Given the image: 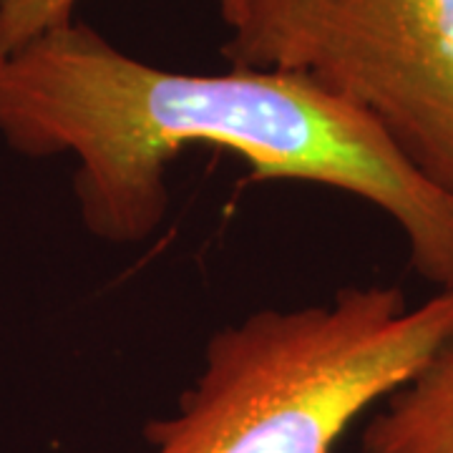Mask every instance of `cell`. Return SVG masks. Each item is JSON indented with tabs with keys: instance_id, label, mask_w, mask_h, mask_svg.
Instances as JSON below:
<instances>
[{
	"instance_id": "3",
	"label": "cell",
	"mask_w": 453,
	"mask_h": 453,
	"mask_svg": "<svg viewBox=\"0 0 453 453\" xmlns=\"http://www.w3.org/2000/svg\"><path fill=\"white\" fill-rule=\"evenodd\" d=\"M232 68L303 76L453 199V0H217Z\"/></svg>"
},
{
	"instance_id": "2",
	"label": "cell",
	"mask_w": 453,
	"mask_h": 453,
	"mask_svg": "<svg viewBox=\"0 0 453 453\" xmlns=\"http://www.w3.org/2000/svg\"><path fill=\"white\" fill-rule=\"evenodd\" d=\"M453 335V290L418 305L393 285H348L325 303L262 308L219 327L149 453H335Z\"/></svg>"
},
{
	"instance_id": "1",
	"label": "cell",
	"mask_w": 453,
	"mask_h": 453,
	"mask_svg": "<svg viewBox=\"0 0 453 453\" xmlns=\"http://www.w3.org/2000/svg\"><path fill=\"white\" fill-rule=\"evenodd\" d=\"M0 136L26 157L71 154L83 226L146 242L169 211L166 169L187 146L234 151L255 179L320 184L378 207L411 267L453 290V199L416 172L368 116L303 76L166 71L76 18L0 64Z\"/></svg>"
},
{
	"instance_id": "4",
	"label": "cell",
	"mask_w": 453,
	"mask_h": 453,
	"mask_svg": "<svg viewBox=\"0 0 453 453\" xmlns=\"http://www.w3.org/2000/svg\"><path fill=\"white\" fill-rule=\"evenodd\" d=\"M360 453H453V335L365 423Z\"/></svg>"
},
{
	"instance_id": "6",
	"label": "cell",
	"mask_w": 453,
	"mask_h": 453,
	"mask_svg": "<svg viewBox=\"0 0 453 453\" xmlns=\"http://www.w3.org/2000/svg\"><path fill=\"white\" fill-rule=\"evenodd\" d=\"M3 58H5V56H3V53H0V64H3Z\"/></svg>"
},
{
	"instance_id": "5",
	"label": "cell",
	"mask_w": 453,
	"mask_h": 453,
	"mask_svg": "<svg viewBox=\"0 0 453 453\" xmlns=\"http://www.w3.org/2000/svg\"><path fill=\"white\" fill-rule=\"evenodd\" d=\"M76 5L79 0H0V53L8 56L73 20Z\"/></svg>"
}]
</instances>
